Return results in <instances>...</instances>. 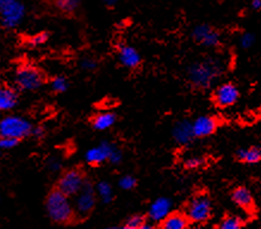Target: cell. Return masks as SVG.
<instances>
[{"label": "cell", "instance_id": "38", "mask_svg": "<svg viewBox=\"0 0 261 229\" xmlns=\"http://www.w3.org/2000/svg\"><path fill=\"white\" fill-rule=\"evenodd\" d=\"M188 229H204L202 227V224H197V223H193L192 227H189Z\"/></svg>", "mask_w": 261, "mask_h": 229}, {"label": "cell", "instance_id": "18", "mask_svg": "<svg viewBox=\"0 0 261 229\" xmlns=\"http://www.w3.org/2000/svg\"><path fill=\"white\" fill-rule=\"evenodd\" d=\"M18 103L17 91L10 86H0V112L10 111Z\"/></svg>", "mask_w": 261, "mask_h": 229}, {"label": "cell", "instance_id": "8", "mask_svg": "<svg viewBox=\"0 0 261 229\" xmlns=\"http://www.w3.org/2000/svg\"><path fill=\"white\" fill-rule=\"evenodd\" d=\"M86 183V178L83 172L76 168L66 171L59 179L58 188L62 193H65L68 197H74L77 192L83 189V186Z\"/></svg>", "mask_w": 261, "mask_h": 229}, {"label": "cell", "instance_id": "15", "mask_svg": "<svg viewBox=\"0 0 261 229\" xmlns=\"http://www.w3.org/2000/svg\"><path fill=\"white\" fill-rule=\"evenodd\" d=\"M173 139L180 144H188L195 139L192 122L184 119V121L177 122L172 129Z\"/></svg>", "mask_w": 261, "mask_h": 229}, {"label": "cell", "instance_id": "3", "mask_svg": "<svg viewBox=\"0 0 261 229\" xmlns=\"http://www.w3.org/2000/svg\"><path fill=\"white\" fill-rule=\"evenodd\" d=\"M185 214L192 223H205L213 215V204H211L210 197L204 192L197 193L189 200Z\"/></svg>", "mask_w": 261, "mask_h": 229}, {"label": "cell", "instance_id": "19", "mask_svg": "<svg viewBox=\"0 0 261 229\" xmlns=\"http://www.w3.org/2000/svg\"><path fill=\"white\" fill-rule=\"evenodd\" d=\"M190 220L186 214L171 213L161 221L160 229H188Z\"/></svg>", "mask_w": 261, "mask_h": 229}, {"label": "cell", "instance_id": "25", "mask_svg": "<svg viewBox=\"0 0 261 229\" xmlns=\"http://www.w3.org/2000/svg\"><path fill=\"white\" fill-rule=\"evenodd\" d=\"M68 80H67L65 77L59 75L56 78L53 79L51 82V89L56 93H63L68 90Z\"/></svg>", "mask_w": 261, "mask_h": 229}, {"label": "cell", "instance_id": "32", "mask_svg": "<svg viewBox=\"0 0 261 229\" xmlns=\"http://www.w3.org/2000/svg\"><path fill=\"white\" fill-rule=\"evenodd\" d=\"M81 68L86 70H93L97 68V61L93 58H85L81 60Z\"/></svg>", "mask_w": 261, "mask_h": 229}, {"label": "cell", "instance_id": "16", "mask_svg": "<svg viewBox=\"0 0 261 229\" xmlns=\"http://www.w3.org/2000/svg\"><path fill=\"white\" fill-rule=\"evenodd\" d=\"M231 199L236 206L245 211L253 213L254 211V197L249 189L246 186H238L231 193Z\"/></svg>", "mask_w": 261, "mask_h": 229}, {"label": "cell", "instance_id": "4", "mask_svg": "<svg viewBox=\"0 0 261 229\" xmlns=\"http://www.w3.org/2000/svg\"><path fill=\"white\" fill-rule=\"evenodd\" d=\"M31 132L33 125L27 118L17 115H9L4 118H0V136L22 140L31 135Z\"/></svg>", "mask_w": 261, "mask_h": 229}, {"label": "cell", "instance_id": "23", "mask_svg": "<svg viewBox=\"0 0 261 229\" xmlns=\"http://www.w3.org/2000/svg\"><path fill=\"white\" fill-rule=\"evenodd\" d=\"M243 222L236 215H229L220 222L216 229H242Z\"/></svg>", "mask_w": 261, "mask_h": 229}, {"label": "cell", "instance_id": "14", "mask_svg": "<svg viewBox=\"0 0 261 229\" xmlns=\"http://www.w3.org/2000/svg\"><path fill=\"white\" fill-rule=\"evenodd\" d=\"M118 60L125 68H137L141 63V55L135 48L128 44H121L118 47Z\"/></svg>", "mask_w": 261, "mask_h": 229}, {"label": "cell", "instance_id": "1", "mask_svg": "<svg viewBox=\"0 0 261 229\" xmlns=\"http://www.w3.org/2000/svg\"><path fill=\"white\" fill-rule=\"evenodd\" d=\"M222 73H223V65L220 60L207 58L190 66L188 80L195 89L206 90L214 85Z\"/></svg>", "mask_w": 261, "mask_h": 229}, {"label": "cell", "instance_id": "34", "mask_svg": "<svg viewBox=\"0 0 261 229\" xmlns=\"http://www.w3.org/2000/svg\"><path fill=\"white\" fill-rule=\"evenodd\" d=\"M31 135H34L35 137H42L44 135V130L41 126H36V128H33V132H31Z\"/></svg>", "mask_w": 261, "mask_h": 229}, {"label": "cell", "instance_id": "20", "mask_svg": "<svg viewBox=\"0 0 261 229\" xmlns=\"http://www.w3.org/2000/svg\"><path fill=\"white\" fill-rule=\"evenodd\" d=\"M116 123V116L114 112H101L98 114L96 117L93 118L92 125L96 130L99 132H104V130L110 129L111 126H114Z\"/></svg>", "mask_w": 261, "mask_h": 229}, {"label": "cell", "instance_id": "2", "mask_svg": "<svg viewBox=\"0 0 261 229\" xmlns=\"http://www.w3.org/2000/svg\"><path fill=\"white\" fill-rule=\"evenodd\" d=\"M45 209L49 218L58 224H69L75 220V211L69 197L59 189L49 192L45 199Z\"/></svg>", "mask_w": 261, "mask_h": 229}, {"label": "cell", "instance_id": "26", "mask_svg": "<svg viewBox=\"0 0 261 229\" xmlns=\"http://www.w3.org/2000/svg\"><path fill=\"white\" fill-rule=\"evenodd\" d=\"M136 186V179L133 177V175L126 174L123 175V177L119 179V188L122 190H125V191H129V190H133Z\"/></svg>", "mask_w": 261, "mask_h": 229}, {"label": "cell", "instance_id": "10", "mask_svg": "<svg viewBox=\"0 0 261 229\" xmlns=\"http://www.w3.org/2000/svg\"><path fill=\"white\" fill-rule=\"evenodd\" d=\"M193 41L200 45L209 48H216L221 44L222 38L220 31H217L210 24H199L192 30Z\"/></svg>", "mask_w": 261, "mask_h": 229}, {"label": "cell", "instance_id": "31", "mask_svg": "<svg viewBox=\"0 0 261 229\" xmlns=\"http://www.w3.org/2000/svg\"><path fill=\"white\" fill-rule=\"evenodd\" d=\"M146 220V218H144V216L143 215H141V214H135V215H132V216H130L129 218H128V221H126V223L128 224H130V225H133V227H136V228H140L141 225H142Z\"/></svg>", "mask_w": 261, "mask_h": 229}, {"label": "cell", "instance_id": "28", "mask_svg": "<svg viewBox=\"0 0 261 229\" xmlns=\"http://www.w3.org/2000/svg\"><path fill=\"white\" fill-rule=\"evenodd\" d=\"M254 43H255V36L252 33H243L240 37V44L242 48L249 49L253 47Z\"/></svg>", "mask_w": 261, "mask_h": 229}, {"label": "cell", "instance_id": "22", "mask_svg": "<svg viewBox=\"0 0 261 229\" xmlns=\"http://www.w3.org/2000/svg\"><path fill=\"white\" fill-rule=\"evenodd\" d=\"M81 0H55V6L65 15H73L79 9Z\"/></svg>", "mask_w": 261, "mask_h": 229}, {"label": "cell", "instance_id": "30", "mask_svg": "<svg viewBox=\"0 0 261 229\" xmlns=\"http://www.w3.org/2000/svg\"><path fill=\"white\" fill-rule=\"evenodd\" d=\"M122 159H123V153L122 150L119 149L118 147H114L111 150V154L110 157H109V163L112 164V165H118L122 163Z\"/></svg>", "mask_w": 261, "mask_h": 229}, {"label": "cell", "instance_id": "39", "mask_svg": "<svg viewBox=\"0 0 261 229\" xmlns=\"http://www.w3.org/2000/svg\"><path fill=\"white\" fill-rule=\"evenodd\" d=\"M119 229H139V228H136V227H133V225H130V224H128L126 223L125 225H123V227H121Z\"/></svg>", "mask_w": 261, "mask_h": 229}, {"label": "cell", "instance_id": "7", "mask_svg": "<svg viewBox=\"0 0 261 229\" xmlns=\"http://www.w3.org/2000/svg\"><path fill=\"white\" fill-rule=\"evenodd\" d=\"M24 5L18 0H0V23L6 29H13L24 18Z\"/></svg>", "mask_w": 261, "mask_h": 229}, {"label": "cell", "instance_id": "29", "mask_svg": "<svg viewBox=\"0 0 261 229\" xmlns=\"http://www.w3.org/2000/svg\"><path fill=\"white\" fill-rule=\"evenodd\" d=\"M49 38V34L48 33H38L36 35H34L33 37H30L29 40V44L33 45V47H37V45H42L45 42L48 41Z\"/></svg>", "mask_w": 261, "mask_h": 229}, {"label": "cell", "instance_id": "24", "mask_svg": "<svg viewBox=\"0 0 261 229\" xmlns=\"http://www.w3.org/2000/svg\"><path fill=\"white\" fill-rule=\"evenodd\" d=\"M205 165V158L200 156H191L184 160V166L189 170H197Z\"/></svg>", "mask_w": 261, "mask_h": 229}, {"label": "cell", "instance_id": "40", "mask_svg": "<svg viewBox=\"0 0 261 229\" xmlns=\"http://www.w3.org/2000/svg\"><path fill=\"white\" fill-rule=\"evenodd\" d=\"M107 229H115V228H107Z\"/></svg>", "mask_w": 261, "mask_h": 229}, {"label": "cell", "instance_id": "13", "mask_svg": "<svg viewBox=\"0 0 261 229\" xmlns=\"http://www.w3.org/2000/svg\"><path fill=\"white\" fill-rule=\"evenodd\" d=\"M172 203L171 200L166 197L156 198L150 204L149 210H148V217L153 222H161L171 214Z\"/></svg>", "mask_w": 261, "mask_h": 229}, {"label": "cell", "instance_id": "27", "mask_svg": "<svg viewBox=\"0 0 261 229\" xmlns=\"http://www.w3.org/2000/svg\"><path fill=\"white\" fill-rule=\"evenodd\" d=\"M18 143H19V140L12 139V137L0 136V151L12 149V148H15Z\"/></svg>", "mask_w": 261, "mask_h": 229}, {"label": "cell", "instance_id": "6", "mask_svg": "<svg viewBox=\"0 0 261 229\" xmlns=\"http://www.w3.org/2000/svg\"><path fill=\"white\" fill-rule=\"evenodd\" d=\"M75 199H74V211H75V217L85 218L92 213L97 203V192L96 186H93L90 182L85 183L83 189L76 193Z\"/></svg>", "mask_w": 261, "mask_h": 229}, {"label": "cell", "instance_id": "35", "mask_svg": "<svg viewBox=\"0 0 261 229\" xmlns=\"http://www.w3.org/2000/svg\"><path fill=\"white\" fill-rule=\"evenodd\" d=\"M252 8L255 10V11L261 10V0H252Z\"/></svg>", "mask_w": 261, "mask_h": 229}, {"label": "cell", "instance_id": "33", "mask_svg": "<svg viewBox=\"0 0 261 229\" xmlns=\"http://www.w3.org/2000/svg\"><path fill=\"white\" fill-rule=\"evenodd\" d=\"M47 167L49 171L58 172L61 170L62 164H61V161H60V159H58V158H50V159L47 161Z\"/></svg>", "mask_w": 261, "mask_h": 229}, {"label": "cell", "instance_id": "12", "mask_svg": "<svg viewBox=\"0 0 261 229\" xmlns=\"http://www.w3.org/2000/svg\"><path fill=\"white\" fill-rule=\"evenodd\" d=\"M114 147L115 144L110 142H101L96 147L90 148L85 154V159L91 165L103 164L105 161H109V157H110Z\"/></svg>", "mask_w": 261, "mask_h": 229}, {"label": "cell", "instance_id": "5", "mask_svg": "<svg viewBox=\"0 0 261 229\" xmlns=\"http://www.w3.org/2000/svg\"><path fill=\"white\" fill-rule=\"evenodd\" d=\"M13 82L18 90L35 91L43 85L44 74L35 66H22L16 70Z\"/></svg>", "mask_w": 261, "mask_h": 229}, {"label": "cell", "instance_id": "37", "mask_svg": "<svg viewBox=\"0 0 261 229\" xmlns=\"http://www.w3.org/2000/svg\"><path fill=\"white\" fill-rule=\"evenodd\" d=\"M103 2L107 4L108 6H114L116 3H117V0H103Z\"/></svg>", "mask_w": 261, "mask_h": 229}, {"label": "cell", "instance_id": "36", "mask_svg": "<svg viewBox=\"0 0 261 229\" xmlns=\"http://www.w3.org/2000/svg\"><path fill=\"white\" fill-rule=\"evenodd\" d=\"M139 229H156V228H155L151 223H147V222H144V223L141 225Z\"/></svg>", "mask_w": 261, "mask_h": 229}, {"label": "cell", "instance_id": "11", "mask_svg": "<svg viewBox=\"0 0 261 229\" xmlns=\"http://www.w3.org/2000/svg\"><path fill=\"white\" fill-rule=\"evenodd\" d=\"M192 126L195 137H197V139H204V137L213 135L216 132L218 128V121L217 118L213 117V116L203 115L197 117L192 122Z\"/></svg>", "mask_w": 261, "mask_h": 229}, {"label": "cell", "instance_id": "9", "mask_svg": "<svg viewBox=\"0 0 261 229\" xmlns=\"http://www.w3.org/2000/svg\"><path fill=\"white\" fill-rule=\"evenodd\" d=\"M240 99L239 87L232 83H223L213 92V101L217 108L228 109L234 107Z\"/></svg>", "mask_w": 261, "mask_h": 229}, {"label": "cell", "instance_id": "17", "mask_svg": "<svg viewBox=\"0 0 261 229\" xmlns=\"http://www.w3.org/2000/svg\"><path fill=\"white\" fill-rule=\"evenodd\" d=\"M236 159L240 163L247 165H255L261 161V146H250L247 148H240L235 153Z\"/></svg>", "mask_w": 261, "mask_h": 229}, {"label": "cell", "instance_id": "21", "mask_svg": "<svg viewBox=\"0 0 261 229\" xmlns=\"http://www.w3.org/2000/svg\"><path fill=\"white\" fill-rule=\"evenodd\" d=\"M96 192H97V196L99 197L101 202L105 204L110 203L112 198H114V189H112L110 183H108L105 181L99 182L96 185Z\"/></svg>", "mask_w": 261, "mask_h": 229}]
</instances>
